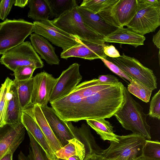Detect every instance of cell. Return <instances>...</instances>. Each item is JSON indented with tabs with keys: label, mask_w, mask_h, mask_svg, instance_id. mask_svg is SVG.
I'll return each instance as SVG.
<instances>
[{
	"label": "cell",
	"mask_w": 160,
	"mask_h": 160,
	"mask_svg": "<svg viewBox=\"0 0 160 160\" xmlns=\"http://www.w3.org/2000/svg\"><path fill=\"white\" fill-rule=\"evenodd\" d=\"M85 153L84 145L74 138L68 141V144L55 153L57 159L66 160L73 156Z\"/></svg>",
	"instance_id": "4316f807"
},
{
	"label": "cell",
	"mask_w": 160,
	"mask_h": 160,
	"mask_svg": "<svg viewBox=\"0 0 160 160\" xmlns=\"http://www.w3.org/2000/svg\"><path fill=\"white\" fill-rule=\"evenodd\" d=\"M117 0H84L80 5L94 13L105 9Z\"/></svg>",
	"instance_id": "f546056e"
},
{
	"label": "cell",
	"mask_w": 160,
	"mask_h": 160,
	"mask_svg": "<svg viewBox=\"0 0 160 160\" xmlns=\"http://www.w3.org/2000/svg\"><path fill=\"white\" fill-rule=\"evenodd\" d=\"M76 8L83 22L90 29L103 37L117 28L107 23L98 13H94L80 6H77Z\"/></svg>",
	"instance_id": "2e32d148"
},
{
	"label": "cell",
	"mask_w": 160,
	"mask_h": 160,
	"mask_svg": "<svg viewBox=\"0 0 160 160\" xmlns=\"http://www.w3.org/2000/svg\"><path fill=\"white\" fill-rule=\"evenodd\" d=\"M44 117L56 138L63 147L74 138L67 122L61 119L52 107L40 106Z\"/></svg>",
	"instance_id": "9a60e30c"
},
{
	"label": "cell",
	"mask_w": 160,
	"mask_h": 160,
	"mask_svg": "<svg viewBox=\"0 0 160 160\" xmlns=\"http://www.w3.org/2000/svg\"><path fill=\"white\" fill-rule=\"evenodd\" d=\"M124 87L119 82L99 91L87 87L78 89L73 100L76 121L109 118L114 116L123 102Z\"/></svg>",
	"instance_id": "6da1fadb"
},
{
	"label": "cell",
	"mask_w": 160,
	"mask_h": 160,
	"mask_svg": "<svg viewBox=\"0 0 160 160\" xmlns=\"http://www.w3.org/2000/svg\"></svg>",
	"instance_id": "681fc988"
},
{
	"label": "cell",
	"mask_w": 160,
	"mask_h": 160,
	"mask_svg": "<svg viewBox=\"0 0 160 160\" xmlns=\"http://www.w3.org/2000/svg\"><path fill=\"white\" fill-rule=\"evenodd\" d=\"M25 129L21 122L0 127V160L8 153L13 154L25 138Z\"/></svg>",
	"instance_id": "5bb4252c"
},
{
	"label": "cell",
	"mask_w": 160,
	"mask_h": 160,
	"mask_svg": "<svg viewBox=\"0 0 160 160\" xmlns=\"http://www.w3.org/2000/svg\"><path fill=\"white\" fill-rule=\"evenodd\" d=\"M36 69L35 67L30 66L17 67L13 72L15 79L18 81L29 79L32 78L33 72Z\"/></svg>",
	"instance_id": "d6a6232c"
},
{
	"label": "cell",
	"mask_w": 160,
	"mask_h": 160,
	"mask_svg": "<svg viewBox=\"0 0 160 160\" xmlns=\"http://www.w3.org/2000/svg\"><path fill=\"white\" fill-rule=\"evenodd\" d=\"M29 0H16L14 5L21 8H23L28 3Z\"/></svg>",
	"instance_id": "b9f144b4"
},
{
	"label": "cell",
	"mask_w": 160,
	"mask_h": 160,
	"mask_svg": "<svg viewBox=\"0 0 160 160\" xmlns=\"http://www.w3.org/2000/svg\"><path fill=\"white\" fill-rule=\"evenodd\" d=\"M33 88L30 107L23 112L27 114L31 113L34 106H46L49 102V98L58 78L44 71L37 74L33 77Z\"/></svg>",
	"instance_id": "8fae6325"
},
{
	"label": "cell",
	"mask_w": 160,
	"mask_h": 160,
	"mask_svg": "<svg viewBox=\"0 0 160 160\" xmlns=\"http://www.w3.org/2000/svg\"><path fill=\"white\" fill-rule=\"evenodd\" d=\"M118 142H111L102 155L108 160H135L142 156L146 139L141 135L132 133L118 136Z\"/></svg>",
	"instance_id": "3957f363"
},
{
	"label": "cell",
	"mask_w": 160,
	"mask_h": 160,
	"mask_svg": "<svg viewBox=\"0 0 160 160\" xmlns=\"http://www.w3.org/2000/svg\"><path fill=\"white\" fill-rule=\"evenodd\" d=\"M13 154L8 153L4 156L0 160H12Z\"/></svg>",
	"instance_id": "f6af8a7d"
},
{
	"label": "cell",
	"mask_w": 160,
	"mask_h": 160,
	"mask_svg": "<svg viewBox=\"0 0 160 160\" xmlns=\"http://www.w3.org/2000/svg\"><path fill=\"white\" fill-rule=\"evenodd\" d=\"M58 160V159L57 158H56V159H54V160Z\"/></svg>",
	"instance_id": "c3c4849f"
},
{
	"label": "cell",
	"mask_w": 160,
	"mask_h": 160,
	"mask_svg": "<svg viewBox=\"0 0 160 160\" xmlns=\"http://www.w3.org/2000/svg\"><path fill=\"white\" fill-rule=\"evenodd\" d=\"M103 51L107 57L111 58H117L121 55L118 50L112 44H106L103 48Z\"/></svg>",
	"instance_id": "8d00e7d4"
},
{
	"label": "cell",
	"mask_w": 160,
	"mask_h": 160,
	"mask_svg": "<svg viewBox=\"0 0 160 160\" xmlns=\"http://www.w3.org/2000/svg\"><path fill=\"white\" fill-rule=\"evenodd\" d=\"M0 62L13 72L20 66H30L37 69L44 66L43 61L28 41L8 50L2 55Z\"/></svg>",
	"instance_id": "5b68a950"
},
{
	"label": "cell",
	"mask_w": 160,
	"mask_h": 160,
	"mask_svg": "<svg viewBox=\"0 0 160 160\" xmlns=\"http://www.w3.org/2000/svg\"></svg>",
	"instance_id": "816d5d0a"
},
{
	"label": "cell",
	"mask_w": 160,
	"mask_h": 160,
	"mask_svg": "<svg viewBox=\"0 0 160 160\" xmlns=\"http://www.w3.org/2000/svg\"><path fill=\"white\" fill-rule=\"evenodd\" d=\"M78 42L75 46L62 51L61 58L67 59L70 57H76L89 60L106 58L107 56L103 51L106 44L103 39L88 41L78 38Z\"/></svg>",
	"instance_id": "4fadbf2b"
},
{
	"label": "cell",
	"mask_w": 160,
	"mask_h": 160,
	"mask_svg": "<svg viewBox=\"0 0 160 160\" xmlns=\"http://www.w3.org/2000/svg\"><path fill=\"white\" fill-rule=\"evenodd\" d=\"M85 153H82L71 156L66 160H84Z\"/></svg>",
	"instance_id": "7bdbcfd3"
},
{
	"label": "cell",
	"mask_w": 160,
	"mask_h": 160,
	"mask_svg": "<svg viewBox=\"0 0 160 160\" xmlns=\"http://www.w3.org/2000/svg\"><path fill=\"white\" fill-rule=\"evenodd\" d=\"M31 43L36 52L48 64L58 65L60 60L55 52L54 48L42 36L32 33L29 37Z\"/></svg>",
	"instance_id": "ffe728a7"
},
{
	"label": "cell",
	"mask_w": 160,
	"mask_h": 160,
	"mask_svg": "<svg viewBox=\"0 0 160 160\" xmlns=\"http://www.w3.org/2000/svg\"><path fill=\"white\" fill-rule=\"evenodd\" d=\"M142 156L154 160H160V142L158 141L146 140Z\"/></svg>",
	"instance_id": "4dcf8cb0"
},
{
	"label": "cell",
	"mask_w": 160,
	"mask_h": 160,
	"mask_svg": "<svg viewBox=\"0 0 160 160\" xmlns=\"http://www.w3.org/2000/svg\"><path fill=\"white\" fill-rule=\"evenodd\" d=\"M12 81L7 77L0 88V127L5 124V118L9 99V91Z\"/></svg>",
	"instance_id": "f1b7e54d"
},
{
	"label": "cell",
	"mask_w": 160,
	"mask_h": 160,
	"mask_svg": "<svg viewBox=\"0 0 160 160\" xmlns=\"http://www.w3.org/2000/svg\"><path fill=\"white\" fill-rule=\"evenodd\" d=\"M106 59L117 66L130 77L153 90L157 88V78L153 71L144 66L135 58L123 53L119 57L112 58L107 57Z\"/></svg>",
	"instance_id": "ba28073f"
},
{
	"label": "cell",
	"mask_w": 160,
	"mask_h": 160,
	"mask_svg": "<svg viewBox=\"0 0 160 160\" xmlns=\"http://www.w3.org/2000/svg\"><path fill=\"white\" fill-rule=\"evenodd\" d=\"M49 8L50 16L57 18L78 6L75 0H45Z\"/></svg>",
	"instance_id": "484cf974"
},
{
	"label": "cell",
	"mask_w": 160,
	"mask_h": 160,
	"mask_svg": "<svg viewBox=\"0 0 160 160\" xmlns=\"http://www.w3.org/2000/svg\"><path fill=\"white\" fill-rule=\"evenodd\" d=\"M141 1L150 5L160 6V0H140Z\"/></svg>",
	"instance_id": "ee69618b"
},
{
	"label": "cell",
	"mask_w": 160,
	"mask_h": 160,
	"mask_svg": "<svg viewBox=\"0 0 160 160\" xmlns=\"http://www.w3.org/2000/svg\"><path fill=\"white\" fill-rule=\"evenodd\" d=\"M29 10L28 16L35 21L49 20L50 11L45 0H29Z\"/></svg>",
	"instance_id": "d4e9b609"
},
{
	"label": "cell",
	"mask_w": 160,
	"mask_h": 160,
	"mask_svg": "<svg viewBox=\"0 0 160 160\" xmlns=\"http://www.w3.org/2000/svg\"><path fill=\"white\" fill-rule=\"evenodd\" d=\"M138 4V0H117L98 13L110 25L123 28L134 16Z\"/></svg>",
	"instance_id": "9c48e42d"
},
{
	"label": "cell",
	"mask_w": 160,
	"mask_h": 160,
	"mask_svg": "<svg viewBox=\"0 0 160 160\" xmlns=\"http://www.w3.org/2000/svg\"><path fill=\"white\" fill-rule=\"evenodd\" d=\"M160 25V6L149 5L138 0L136 13L126 26L144 36L154 32Z\"/></svg>",
	"instance_id": "52a82bcc"
},
{
	"label": "cell",
	"mask_w": 160,
	"mask_h": 160,
	"mask_svg": "<svg viewBox=\"0 0 160 160\" xmlns=\"http://www.w3.org/2000/svg\"><path fill=\"white\" fill-rule=\"evenodd\" d=\"M21 122L27 132L31 134L44 150L48 158L51 160L57 158L42 131L34 118L29 114L22 112Z\"/></svg>",
	"instance_id": "ac0fdd59"
},
{
	"label": "cell",
	"mask_w": 160,
	"mask_h": 160,
	"mask_svg": "<svg viewBox=\"0 0 160 160\" xmlns=\"http://www.w3.org/2000/svg\"><path fill=\"white\" fill-rule=\"evenodd\" d=\"M148 115L144 113L142 106L134 100L127 88L124 86L123 102L114 115L122 127L150 140V126L146 121Z\"/></svg>",
	"instance_id": "7a4b0ae2"
},
{
	"label": "cell",
	"mask_w": 160,
	"mask_h": 160,
	"mask_svg": "<svg viewBox=\"0 0 160 160\" xmlns=\"http://www.w3.org/2000/svg\"><path fill=\"white\" fill-rule=\"evenodd\" d=\"M67 124L74 138L84 145L85 156L93 153L102 155L103 150L96 143L88 125L83 123L78 127L74 126L71 122H67Z\"/></svg>",
	"instance_id": "e0dca14e"
},
{
	"label": "cell",
	"mask_w": 160,
	"mask_h": 160,
	"mask_svg": "<svg viewBox=\"0 0 160 160\" xmlns=\"http://www.w3.org/2000/svg\"><path fill=\"white\" fill-rule=\"evenodd\" d=\"M98 79L101 82L111 84L117 83L119 82L116 77L109 74L100 75Z\"/></svg>",
	"instance_id": "74e56055"
},
{
	"label": "cell",
	"mask_w": 160,
	"mask_h": 160,
	"mask_svg": "<svg viewBox=\"0 0 160 160\" xmlns=\"http://www.w3.org/2000/svg\"><path fill=\"white\" fill-rule=\"evenodd\" d=\"M33 32L40 35L63 51L78 43V38L71 36L53 25L49 20L33 22Z\"/></svg>",
	"instance_id": "30bf717a"
},
{
	"label": "cell",
	"mask_w": 160,
	"mask_h": 160,
	"mask_svg": "<svg viewBox=\"0 0 160 160\" xmlns=\"http://www.w3.org/2000/svg\"><path fill=\"white\" fill-rule=\"evenodd\" d=\"M152 41L158 48H160V30L153 37Z\"/></svg>",
	"instance_id": "60d3db41"
},
{
	"label": "cell",
	"mask_w": 160,
	"mask_h": 160,
	"mask_svg": "<svg viewBox=\"0 0 160 160\" xmlns=\"http://www.w3.org/2000/svg\"><path fill=\"white\" fill-rule=\"evenodd\" d=\"M29 149V153L27 156L21 151L18 155V160H34L31 149L30 148Z\"/></svg>",
	"instance_id": "f35d334b"
},
{
	"label": "cell",
	"mask_w": 160,
	"mask_h": 160,
	"mask_svg": "<svg viewBox=\"0 0 160 160\" xmlns=\"http://www.w3.org/2000/svg\"><path fill=\"white\" fill-rule=\"evenodd\" d=\"M100 59L111 71L122 78L126 82H127V80L130 82L131 81L132 78L127 75L115 64L106 59L100 58Z\"/></svg>",
	"instance_id": "e575fe53"
},
{
	"label": "cell",
	"mask_w": 160,
	"mask_h": 160,
	"mask_svg": "<svg viewBox=\"0 0 160 160\" xmlns=\"http://www.w3.org/2000/svg\"><path fill=\"white\" fill-rule=\"evenodd\" d=\"M15 86L22 112L28 110L30 107L33 88V78L23 81L13 80Z\"/></svg>",
	"instance_id": "cb8c5ba5"
},
{
	"label": "cell",
	"mask_w": 160,
	"mask_h": 160,
	"mask_svg": "<svg viewBox=\"0 0 160 160\" xmlns=\"http://www.w3.org/2000/svg\"><path fill=\"white\" fill-rule=\"evenodd\" d=\"M88 124L93 129L104 141L118 142V136L114 132L113 127L104 118L86 120Z\"/></svg>",
	"instance_id": "603a6c76"
},
{
	"label": "cell",
	"mask_w": 160,
	"mask_h": 160,
	"mask_svg": "<svg viewBox=\"0 0 160 160\" xmlns=\"http://www.w3.org/2000/svg\"><path fill=\"white\" fill-rule=\"evenodd\" d=\"M30 139V148L32 152L34 160H51L45 152L34 138L28 132Z\"/></svg>",
	"instance_id": "1f68e13d"
},
{
	"label": "cell",
	"mask_w": 160,
	"mask_h": 160,
	"mask_svg": "<svg viewBox=\"0 0 160 160\" xmlns=\"http://www.w3.org/2000/svg\"><path fill=\"white\" fill-rule=\"evenodd\" d=\"M50 20L55 26L79 39L88 41L103 39V37L90 29L83 22L76 8Z\"/></svg>",
	"instance_id": "8992f818"
},
{
	"label": "cell",
	"mask_w": 160,
	"mask_h": 160,
	"mask_svg": "<svg viewBox=\"0 0 160 160\" xmlns=\"http://www.w3.org/2000/svg\"><path fill=\"white\" fill-rule=\"evenodd\" d=\"M128 90L145 102L150 101L153 90L138 80L132 78L128 85Z\"/></svg>",
	"instance_id": "83f0119b"
},
{
	"label": "cell",
	"mask_w": 160,
	"mask_h": 160,
	"mask_svg": "<svg viewBox=\"0 0 160 160\" xmlns=\"http://www.w3.org/2000/svg\"><path fill=\"white\" fill-rule=\"evenodd\" d=\"M103 39L105 42L128 44L137 48L144 45L146 38L128 28H119Z\"/></svg>",
	"instance_id": "d6986e66"
},
{
	"label": "cell",
	"mask_w": 160,
	"mask_h": 160,
	"mask_svg": "<svg viewBox=\"0 0 160 160\" xmlns=\"http://www.w3.org/2000/svg\"><path fill=\"white\" fill-rule=\"evenodd\" d=\"M135 160H154L146 158L142 156Z\"/></svg>",
	"instance_id": "bcb514c9"
},
{
	"label": "cell",
	"mask_w": 160,
	"mask_h": 160,
	"mask_svg": "<svg viewBox=\"0 0 160 160\" xmlns=\"http://www.w3.org/2000/svg\"><path fill=\"white\" fill-rule=\"evenodd\" d=\"M58 159V160H65L61 159Z\"/></svg>",
	"instance_id": "7dc6e473"
},
{
	"label": "cell",
	"mask_w": 160,
	"mask_h": 160,
	"mask_svg": "<svg viewBox=\"0 0 160 160\" xmlns=\"http://www.w3.org/2000/svg\"><path fill=\"white\" fill-rule=\"evenodd\" d=\"M84 160H107L101 155L93 153L85 157Z\"/></svg>",
	"instance_id": "ab89813d"
},
{
	"label": "cell",
	"mask_w": 160,
	"mask_h": 160,
	"mask_svg": "<svg viewBox=\"0 0 160 160\" xmlns=\"http://www.w3.org/2000/svg\"><path fill=\"white\" fill-rule=\"evenodd\" d=\"M29 115L34 118L40 127L54 154L56 152L63 147L55 136L39 105H35L32 113Z\"/></svg>",
	"instance_id": "44dd1931"
},
{
	"label": "cell",
	"mask_w": 160,
	"mask_h": 160,
	"mask_svg": "<svg viewBox=\"0 0 160 160\" xmlns=\"http://www.w3.org/2000/svg\"><path fill=\"white\" fill-rule=\"evenodd\" d=\"M148 114L152 118L160 120V90L152 98L150 103L149 111Z\"/></svg>",
	"instance_id": "836d02e7"
},
{
	"label": "cell",
	"mask_w": 160,
	"mask_h": 160,
	"mask_svg": "<svg viewBox=\"0 0 160 160\" xmlns=\"http://www.w3.org/2000/svg\"><path fill=\"white\" fill-rule=\"evenodd\" d=\"M80 65L75 63L63 71L54 87L49 98L51 103L63 98L71 92L81 81Z\"/></svg>",
	"instance_id": "7c38bea8"
},
{
	"label": "cell",
	"mask_w": 160,
	"mask_h": 160,
	"mask_svg": "<svg viewBox=\"0 0 160 160\" xmlns=\"http://www.w3.org/2000/svg\"><path fill=\"white\" fill-rule=\"evenodd\" d=\"M33 28V23L22 19H6L0 22V54L23 42Z\"/></svg>",
	"instance_id": "277c9868"
},
{
	"label": "cell",
	"mask_w": 160,
	"mask_h": 160,
	"mask_svg": "<svg viewBox=\"0 0 160 160\" xmlns=\"http://www.w3.org/2000/svg\"></svg>",
	"instance_id": "f907efd6"
},
{
	"label": "cell",
	"mask_w": 160,
	"mask_h": 160,
	"mask_svg": "<svg viewBox=\"0 0 160 160\" xmlns=\"http://www.w3.org/2000/svg\"><path fill=\"white\" fill-rule=\"evenodd\" d=\"M14 0H2L0 1V19L4 21L14 4Z\"/></svg>",
	"instance_id": "d590c367"
},
{
	"label": "cell",
	"mask_w": 160,
	"mask_h": 160,
	"mask_svg": "<svg viewBox=\"0 0 160 160\" xmlns=\"http://www.w3.org/2000/svg\"><path fill=\"white\" fill-rule=\"evenodd\" d=\"M22 112L17 89L12 81L9 91V99L5 118V124L21 122Z\"/></svg>",
	"instance_id": "7402d4cb"
}]
</instances>
